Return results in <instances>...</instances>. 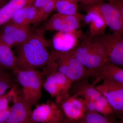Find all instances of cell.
<instances>
[{
    "label": "cell",
    "mask_w": 123,
    "mask_h": 123,
    "mask_svg": "<svg viewBox=\"0 0 123 123\" xmlns=\"http://www.w3.org/2000/svg\"><path fill=\"white\" fill-rule=\"evenodd\" d=\"M45 31L44 28L34 30L26 40L19 44L16 57L17 68L36 69L47 65L50 56L48 49L50 43L44 36Z\"/></svg>",
    "instance_id": "1"
},
{
    "label": "cell",
    "mask_w": 123,
    "mask_h": 123,
    "mask_svg": "<svg viewBox=\"0 0 123 123\" xmlns=\"http://www.w3.org/2000/svg\"><path fill=\"white\" fill-rule=\"evenodd\" d=\"M44 68L59 72L73 82L86 78L88 69L69 52L55 50L50 53L48 63Z\"/></svg>",
    "instance_id": "2"
},
{
    "label": "cell",
    "mask_w": 123,
    "mask_h": 123,
    "mask_svg": "<svg viewBox=\"0 0 123 123\" xmlns=\"http://www.w3.org/2000/svg\"><path fill=\"white\" fill-rule=\"evenodd\" d=\"M68 52L88 69L97 68L108 61L103 46L90 37Z\"/></svg>",
    "instance_id": "3"
},
{
    "label": "cell",
    "mask_w": 123,
    "mask_h": 123,
    "mask_svg": "<svg viewBox=\"0 0 123 123\" xmlns=\"http://www.w3.org/2000/svg\"><path fill=\"white\" fill-rule=\"evenodd\" d=\"M13 72L22 88L23 98L31 107L42 97L43 81L42 73L36 69L23 70L17 69Z\"/></svg>",
    "instance_id": "4"
},
{
    "label": "cell",
    "mask_w": 123,
    "mask_h": 123,
    "mask_svg": "<svg viewBox=\"0 0 123 123\" xmlns=\"http://www.w3.org/2000/svg\"><path fill=\"white\" fill-rule=\"evenodd\" d=\"M92 4L98 10L113 33L123 34V0H116L109 2L99 0Z\"/></svg>",
    "instance_id": "5"
},
{
    "label": "cell",
    "mask_w": 123,
    "mask_h": 123,
    "mask_svg": "<svg viewBox=\"0 0 123 123\" xmlns=\"http://www.w3.org/2000/svg\"><path fill=\"white\" fill-rule=\"evenodd\" d=\"M90 38L98 42L103 46L109 61L120 67H123V37L122 34L113 33Z\"/></svg>",
    "instance_id": "6"
},
{
    "label": "cell",
    "mask_w": 123,
    "mask_h": 123,
    "mask_svg": "<svg viewBox=\"0 0 123 123\" xmlns=\"http://www.w3.org/2000/svg\"><path fill=\"white\" fill-rule=\"evenodd\" d=\"M95 87L107 100L116 115L123 114V83L105 79L102 84Z\"/></svg>",
    "instance_id": "7"
},
{
    "label": "cell",
    "mask_w": 123,
    "mask_h": 123,
    "mask_svg": "<svg viewBox=\"0 0 123 123\" xmlns=\"http://www.w3.org/2000/svg\"><path fill=\"white\" fill-rule=\"evenodd\" d=\"M31 123H67L59 106L54 101H48L37 105L32 111Z\"/></svg>",
    "instance_id": "8"
},
{
    "label": "cell",
    "mask_w": 123,
    "mask_h": 123,
    "mask_svg": "<svg viewBox=\"0 0 123 123\" xmlns=\"http://www.w3.org/2000/svg\"><path fill=\"white\" fill-rule=\"evenodd\" d=\"M56 103L63 112L67 123H79L87 111L84 99L76 94L68 95Z\"/></svg>",
    "instance_id": "9"
},
{
    "label": "cell",
    "mask_w": 123,
    "mask_h": 123,
    "mask_svg": "<svg viewBox=\"0 0 123 123\" xmlns=\"http://www.w3.org/2000/svg\"><path fill=\"white\" fill-rule=\"evenodd\" d=\"M34 31L30 26L22 25L10 21L0 26V37L11 47L25 42Z\"/></svg>",
    "instance_id": "10"
},
{
    "label": "cell",
    "mask_w": 123,
    "mask_h": 123,
    "mask_svg": "<svg viewBox=\"0 0 123 123\" xmlns=\"http://www.w3.org/2000/svg\"><path fill=\"white\" fill-rule=\"evenodd\" d=\"M84 15L78 13L76 15H67L57 13L53 15L46 24L45 31L70 32L77 30L83 20Z\"/></svg>",
    "instance_id": "11"
},
{
    "label": "cell",
    "mask_w": 123,
    "mask_h": 123,
    "mask_svg": "<svg viewBox=\"0 0 123 123\" xmlns=\"http://www.w3.org/2000/svg\"><path fill=\"white\" fill-rule=\"evenodd\" d=\"M95 77L97 79L93 85L101 79H111L123 83V69L109 61L97 68L88 69L86 78Z\"/></svg>",
    "instance_id": "12"
},
{
    "label": "cell",
    "mask_w": 123,
    "mask_h": 123,
    "mask_svg": "<svg viewBox=\"0 0 123 123\" xmlns=\"http://www.w3.org/2000/svg\"><path fill=\"white\" fill-rule=\"evenodd\" d=\"M12 100L13 105L5 123H31V107L24 101L21 94L18 93Z\"/></svg>",
    "instance_id": "13"
},
{
    "label": "cell",
    "mask_w": 123,
    "mask_h": 123,
    "mask_svg": "<svg viewBox=\"0 0 123 123\" xmlns=\"http://www.w3.org/2000/svg\"><path fill=\"white\" fill-rule=\"evenodd\" d=\"M83 6L86 14L84 15L83 20L89 25L90 37L104 34L107 25L98 10L92 4Z\"/></svg>",
    "instance_id": "14"
},
{
    "label": "cell",
    "mask_w": 123,
    "mask_h": 123,
    "mask_svg": "<svg viewBox=\"0 0 123 123\" xmlns=\"http://www.w3.org/2000/svg\"><path fill=\"white\" fill-rule=\"evenodd\" d=\"M81 36V31L77 30L70 32H59L53 39V46L55 51H69L79 44V37Z\"/></svg>",
    "instance_id": "15"
},
{
    "label": "cell",
    "mask_w": 123,
    "mask_h": 123,
    "mask_svg": "<svg viewBox=\"0 0 123 123\" xmlns=\"http://www.w3.org/2000/svg\"><path fill=\"white\" fill-rule=\"evenodd\" d=\"M89 78H84L73 82L69 92L70 95L76 94L84 99L95 101L102 95L89 81Z\"/></svg>",
    "instance_id": "16"
},
{
    "label": "cell",
    "mask_w": 123,
    "mask_h": 123,
    "mask_svg": "<svg viewBox=\"0 0 123 123\" xmlns=\"http://www.w3.org/2000/svg\"><path fill=\"white\" fill-rule=\"evenodd\" d=\"M38 11L33 4L28 5L16 11L10 21L22 25L30 26L34 24Z\"/></svg>",
    "instance_id": "17"
},
{
    "label": "cell",
    "mask_w": 123,
    "mask_h": 123,
    "mask_svg": "<svg viewBox=\"0 0 123 123\" xmlns=\"http://www.w3.org/2000/svg\"><path fill=\"white\" fill-rule=\"evenodd\" d=\"M16 57L11 47L4 43L0 37V67L5 69L14 70L16 66Z\"/></svg>",
    "instance_id": "18"
},
{
    "label": "cell",
    "mask_w": 123,
    "mask_h": 123,
    "mask_svg": "<svg viewBox=\"0 0 123 123\" xmlns=\"http://www.w3.org/2000/svg\"><path fill=\"white\" fill-rule=\"evenodd\" d=\"M44 75L46 76V79L43 81V86L52 97L55 98L56 103L59 102L63 97L69 95L64 92L56 83L52 75L48 74Z\"/></svg>",
    "instance_id": "19"
},
{
    "label": "cell",
    "mask_w": 123,
    "mask_h": 123,
    "mask_svg": "<svg viewBox=\"0 0 123 123\" xmlns=\"http://www.w3.org/2000/svg\"><path fill=\"white\" fill-rule=\"evenodd\" d=\"M54 10L63 14L76 15L78 13V2L74 0H55Z\"/></svg>",
    "instance_id": "20"
},
{
    "label": "cell",
    "mask_w": 123,
    "mask_h": 123,
    "mask_svg": "<svg viewBox=\"0 0 123 123\" xmlns=\"http://www.w3.org/2000/svg\"><path fill=\"white\" fill-rule=\"evenodd\" d=\"M42 73L43 74H48L52 75L56 83L64 92L69 94V90L73 82L68 77L59 72L45 68H44Z\"/></svg>",
    "instance_id": "21"
},
{
    "label": "cell",
    "mask_w": 123,
    "mask_h": 123,
    "mask_svg": "<svg viewBox=\"0 0 123 123\" xmlns=\"http://www.w3.org/2000/svg\"><path fill=\"white\" fill-rule=\"evenodd\" d=\"M113 116H106L97 112L86 111L79 123H116Z\"/></svg>",
    "instance_id": "22"
},
{
    "label": "cell",
    "mask_w": 123,
    "mask_h": 123,
    "mask_svg": "<svg viewBox=\"0 0 123 123\" xmlns=\"http://www.w3.org/2000/svg\"><path fill=\"white\" fill-rule=\"evenodd\" d=\"M95 111L99 114L106 116H113L116 114L107 100L103 95H101L95 101Z\"/></svg>",
    "instance_id": "23"
},
{
    "label": "cell",
    "mask_w": 123,
    "mask_h": 123,
    "mask_svg": "<svg viewBox=\"0 0 123 123\" xmlns=\"http://www.w3.org/2000/svg\"><path fill=\"white\" fill-rule=\"evenodd\" d=\"M15 85V81L6 69L0 67V95L4 94L8 89Z\"/></svg>",
    "instance_id": "24"
},
{
    "label": "cell",
    "mask_w": 123,
    "mask_h": 123,
    "mask_svg": "<svg viewBox=\"0 0 123 123\" xmlns=\"http://www.w3.org/2000/svg\"><path fill=\"white\" fill-rule=\"evenodd\" d=\"M55 0H50L42 8L38 9L37 15L34 24H37L46 20L49 15L54 10Z\"/></svg>",
    "instance_id": "25"
},
{
    "label": "cell",
    "mask_w": 123,
    "mask_h": 123,
    "mask_svg": "<svg viewBox=\"0 0 123 123\" xmlns=\"http://www.w3.org/2000/svg\"><path fill=\"white\" fill-rule=\"evenodd\" d=\"M84 103L87 111L96 112L95 101L89 99H84Z\"/></svg>",
    "instance_id": "26"
},
{
    "label": "cell",
    "mask_w": 123,
    "mask_h": 123,
    "mask_svg": "<svg viewBox=\"0 0 123 123\" xmlns=\"http://www.w3.org/2000/svg\"><path fill=\"white\" fill-rule=\"evenodd\" d=\"M11 107H9L7 110L0 111V123H5L8 118Z\"/></svg>",
    "instance_id": "27"
},
{
    "label": "cell",
    "mask_w": 123,
    "mask_h": 123,
    "mask_svg": "<svg viewBox=\"0 0 123 123\" xmlns=\"http://www.w3.org/2000/svg\"><path fill=\"white\" fill-rule=\"evenodd\" d=\"M50 0H35L33 4L36 8L39 9Z\"/></svg>",
    "instance_id": "28"
},
{
    "label": "cell",
    "mask_w": 123,
    "mask_h": 123,
    "mask_svg": "<svg viewBox=\"0 0 123 123\" xmlns=\"http://www.w3.org/2000/svg\"><path fill=\"white\" fill-rule=\"evenodd\" d=\"M77 2H81L83 5H89L97 2L100 0H74Z\"/></svg>",
    "instance_id": "29"
},
{
    "label": "cell",
    "mask_w": 123,
    "mask_h": 123,
    "mask_svg": "<svg viewBox=\"0 0 123 123\" xmlns=\"http://www.w3.org/2000/svg\"><path fill=\"white\" fill-rule=\"evenodd\" d=\"M9 0H0V8L5 4Z\"/></svg>",
    "instance_id": "30"
},
{
    "label": "cell",
    "mask_w": 123,
    "mask_h": 123,
    "mask_svg": "<svg viewBox=\"0 0 123 123\" xmlns=\"http://www.w3.org/2000/svg\"><path fill=\"white\" fill-rule=\"evenodd\" d=\"M1 95H0V97H1Z\"/></svg>",
    "instance_id": "31"
},
{
    "label": "cell",
    "mask_w": 123,
    "mask_h": 123,
    "mask_svg": "<svg viewBox=\"0 0 123 123\" xmlns=\"http://www.w3.org/2000/svg\"></svg>",
    "instance_id": "32"
}]
</instances>
